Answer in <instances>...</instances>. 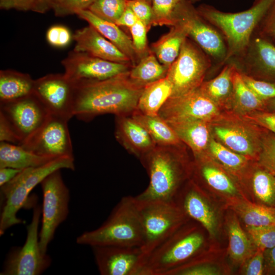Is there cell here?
<instances>
[{
    "mask_svg": "<svg viewBox=\"0 0 275 275\" xmlns=\"http://www.w3.org/2000/svg\"><path fill=\"white\" fill-rule=\"evenodd\" d=\"M68 122L50 114L40 128L20 145L41 156L74 157Z\"/></svg>",
    "mask_w": 275,
    "mask_h": 275,
    "instance_id": "cell-14",
    "label": "cell"
},
{
    "mask_svg": "<svg viewBox=\"0 0 275 275\" xmlns=\"http://www.w3.org/2000/svg\"><path fill=\"white\" fill-rule=\"evenodd\" d=\"M74 86L64 74L35 80L33 94L52 115L69 120L74 116Z\"/></svg>",
    "mask_w": 275,
    "mask_h": 275,
    "instance_id": "cell-15",
    "label": "cell"
},
{
    "mask_svg": "<svg viewBox=\"0 0 275 275\" xmlns=\"http://www.w3.org/2000/svg\"><path fill=\"white\" fill-rule=\"evenodd\" d=\"M229 252L233 260L241 262L251 256L252 245L237 219L232 218L228 223Z\"/></svg>",
    "mask_w": 275,
    "mask_h": 275,
    "instance_id": "cell-34",
    "label": "cell"
},
{
    "mask_svg": "<svg viewBox=\"0 0 275 275\" xmlns=\"http://www.w3.org/2000/svg\"><path fill=\"white\" fill-rule=\"evenodd\" d=\"M273 174H274V175H275V173H274Z\"/></svg>",
    "mask_w": 275,
    "mask_h": 275,
    "instance_id": "cell-60",
    "label": "cell"
},
{
    "mask_svg": "<svg viewBox=\"0 0 275 275\" xmlns=\"http://www.w3.org/2000/svg\"><path fill=\"white\" fill-rule=\"evenodd\" d=\"M218 271L215 267L201 263L184 265L171 271L169 275H215Z\"/></svg>",
    "mask_w": 275,
    "mask_h": 275,
    "instance_id": "cell-49",
    "label": "cell"
},
{
    "mask_svg": "<svg viewBox=\"0 0 275 275\" xmlns=\"http://www.w3.org/2000/svg\"><path fill=\"white\" fill-rule=\"evenodd\" d=\"M263 256L259 249L249 261L245 273L248 275H261L263 272Z\"/></svg>",
    "mask_w": 275,
    "mask_h": 275,
    "instance_id": "cell-51",
    "label": "cell"
},
{
    "mask_svg": "<svg viewBox=\"0 0 275 275\" xmlns=\"http://www.w3.org/2000/svg\"><path fill=\"white\" fill-rule=\"evenodd\" d=\"M126 7V0H95L88 10L104 20L116 23Z\"/></svg>",
    "mask_w": 275,
    "mask_h": 275,
    "instance_id": "cell-37",
    "label": "cell"
},
{
    "mask_svg": "<svg viewBox=\"0 0 275 275\" xmlns=\"http://www.w3.org/2000/svg\"><path fill=\"white\" fill-rule=\"evenodd\" d=\"M219 108L199 87L184 95L169 97L161 107L158 115L166 121L191 118L210 123L219 117Z\"/></svg>",
    "mask_w": 275,
    "mask_h": 275,
    "instance_id": "cell-18",
    "label": "cell"
},
{
    "mask_svg": "<svg viewBox=\"0 0 275 275\" xmlns=\"http://www.w3.org/2000/svg\"><path fill=\"white\" fill-rule=\"evenodd\" d=\"M181 0H152L153 12L152 25H171L173 12Z\"/></svg>",
    "mask_w": 275,
    "mask_h": 275,
    "instance_id": "cell-39",
    "label": "cell"
},
{
    "mask_svg": "<svg viewBox=\"0 0 275 275\" xmlns=\"http://www.w3.org/2000/svg\"><path fill=\"white\" fill-rule=\"evenodd\" d=\"M181 146L156 145L140 159L147 171L149 182L142 193L134 197L136 200H174L185 167L179 150Z\"/></svg>",
    "mask_w": 275,
    "mask_h": 275,
    "instance_id": "cell-3",
    "label": "cell"
},
{
    "mask_svg": "<svg viewBox=\"0 0 275 275\" xmlns=\"http://www.w3.org/2000/svg\"><path fill=\"white\" fill-rule=\"evenodd\" d=\"M126 3L139 20L143 22L149 30L152 25L153 20L151 4L146 0H126Z\"/></svg>",
    "mask_w": 275,
    "mask_h": 275,
    "instance_id": "cell-46",
    "label": "cell"
},
{
    "mask_svg": "<svg viewBox=\"0 0 275 275\" xmlns=\"http://www.w3.org/2000/svg\"><path fill=\"white\" fill-rule=\"evenodd\" d=\"M64 75L74 86L110 78L129 71L131 64L112 62L73 50L61 62Z\"/></svg>",
    "mask_w": 275,
    "mask_h": 275,
    "instance_id": "cell-12",
    "label": "cell"
},
{
    "mask_svg": "<svg viewBox=\"0 0 275 275\" xmlns=\"http://www.w3.org/2000/svg\"><path fill=\"white\" fill-rule=\"evenodd\" d=\"M253 188L255 196L262 202L275 203V175L264 169L258 170L253 177Z\"/></svg>",
    "mask_w": 275,
    "mask_h": 275,
    "instance_id": "cell-35",
    "label": "cell"
},
{
    "mask_svg": "<svg viewBox=\"0 0 275 275\" xmlns=\"http://www.w3.org/2000/svg\"><path fill=\"white\" fill-rule=\"evenodd\" d=\"M133 199L143 229L141 248L146 256L179 228L186 215L174 201Z\"/></svg>",
    "mask_w": 275,
    "mask_h": 275,
    "instance_id": "cell-7",
    "label": "cell"
},
{
    "mask_svg": "<svg viewBox=\"0 0 275 275\" xmlns=\"http://www.w3.org/2000/svg\"><path fill=\"white\" fill-rule=\"evenodd\" d=\"M233 83L231 104L234 108L245 115L256 111H265V108H266V101L260 99L246 85L237 68L233 73Z\"/></svg>",
    "mask_w": 275,
    "mask_h": 275,
    "instance_id": "cell-31",
    "label": "cell"
},
{
    "mask_svg": "<svg viewBox=\"0 0 275 275\" xmlns=\"http://www.w3.org/2000/svg\"><path fill=\"white\" fill-rule=\"evenodd\" d=\"M46 38L50 45L60 48L67 46L73 39V35L67 27L55 25L48 29Z\"/></svg>",
    "mask_w": 275,
    "mask_h": 275,
    "instance_id": "cell-45",
    "label": "cell"
},
{
    "mask_svg": "<svg viewBox=\"0 0 275 275\" xmlns=\"http://www.w3.org/2000/svg\"><path fill=\"white\" fill-rule=\"evenodd\" d=\"M0 142L20 145L17 137L6 119L0 115Z\"/></svg>",
    "mask_w": 275,
    "mask_h": 275,
    "instance_id": "cell-52",
    "label": "cell"
},
{
    "mask_svg": "<svg viewBox=\"0 0 275 275\" xmlns=\"http://www.w3.org/2000/svg\"><path fill=\"white\" fill-rule=\"evenodd\" d=\"M166 121L180 141L190 148L196 157L204 155L210 140L209 122L191 118Z\"/></svg>",
    "mask_w": 275,
    "mask_h": 275,
    "instance_id": "cell-22",
    "label": "cell"
},
{
    "mask_svg": "<svg viewBox=\"0 0 275 275\" xmlns=\"http://www.w3.org/2000/svg\"><path fill=\"white\" fill-rule=\"evenodd\" d=\"M204 242L200 231L180 227L145 256L142 275H169L191 259Z\"/></svg>",
    "mask_w": 275,
    "mask_h": 275,
    "instance_id": "cell-6",
    "label": "cell"
},
{
    "mask_svg": "<svg viewBox=\"0 0 275 275\" xmlns=\"http://www.w3.org/2000/svg\"><path fill=\"white\" fill-rule=\"evenodd\" d=\"M73 39L75 42L73 49L75 51L112 62L131 64L133 66L124 53L90 24L76 31L73 35Z\"/></svg>",
    "mask_w": 275,
    "mask_h": 275,
    "instance_id": "cell-20",
    "label": "cell"
},
{
    "mask_svg": "<svg viewBox=\"0 0 275 275\" xmlns=\"http://www.w3.org/2000/svg\"><path fill=\"white\" fill-rule=\"evenodd\" d=\"M187 37L180 28L172 26L167 34L152 44V51L160 63L169 68L178 57Z\"/></svg>",
    "mask_w": 275,
    "mask_h": 275,
    "instance_id": "cell-32",
    "label": "cell"
},
{
    "mask_svg": "<svg viewBox=\"0 0 275 275\" xmlns=\"http://www.w3.org/2000/svg\"><path fill=\"white\" fill-rule=\"evenodd\" d=\"M134 48L141 59L148 53L147 52V32L148 30L146 25L139 20L133 25L129 28Z\"/></svg>",
    "mask_w": 275,
    "mask_h": 275,
    "instance_id": "cell-44",
    "label": "cell"
},
{
    "mask_svg": "<svg viewBox=\"0 0 275 275\" xmlns=\"http://www.w3.org/2000/svg\"><path fill=\"white\" fill-rule=\"evenodd\" d=\"M207 149L215 159L231 170H240L247 163L246 157L234 152L214 139H210Z\"/></svg>",
    "mask_w": 275,
    "mask_h": 275,
    "instance_id": "cell-36",
    "label": "cell"
},
{
    "mask_svg": "<svg viewBox=\"0 0 275 275\" xmlns=\"http://www.w3.org/2000/svg\"><path fill=\"white\" fill-rule=\"evenodd\" d=\"M212 65L210 58L187 37L166 76L172 87L170 97H178L199 88Z\"/></svg>",
    "mask_w": 275,
    "mask_h": 275,
    "instance_id": "cell-9",
    "label": "cell"
},
{
    "mask_svg": "<svg viewBox=\"0 0 275 275\" xmlns=\"http://www.w3.org/2000/svg\"><path fill=\"white\" fill-rule=\"evenodd\" d=\"M200 162L201 175L209 185L226 194L232 195L236 193V189L234 184L225 174L214 167Z\"/></svg>",
    "mask_w": 275,
    "mask_h": 275,
    "instance_id": "cell-38",
    "label": "cell"
},
{
    "mask_svg": "<svg viewBox=\"0 0 275 275\" xmlns=\"http://www.w3.org/2000/svg\"><path fill=\"white\" fill-rule=\"evenodd\" d=\"M56 0H35L33 11L43 13L51 9Z\"/></svg>",
    "mask_w": 275,
    "mask_h": 275,
    "instance_id": "cell-55",
    "label": "cell"
},
{
    "mask_svg": "<svg viewBox=\"0 0 275 275\" xmlns=\"http://www.w3.org/2000/svg\"><path fill=\"white\" fill-rule=\"evenodd\" d=\"M266 108L268 111H275V98L266 101Z\"/></svg>",
    "mask_w": 275,
    "mask_h": 275,
    "instance_id": "cell-56",
    "label": "cell"
},
{
    "mask_svg": "<svg viewBox=\"0 0 275 275\" xmlns=\"http://www.w3.org/2000/svg\"><path fill=\"white\" fill-rule=\"evenodd\" d=\"M95 0H56L51 9L58 16L76 14L78 11L88 9Z\"/></svg>",
    "mask_w": 275,
    "mask_h": 275,
    "instance_id": "cell-43",
    "label": "cell"
},
{
    "mask_svg": "<svg viewBox=\"0 0 275 275\" xmlns=\"http://www.w3.org/2000/svg\"><path fill=\"white\" fill-rule=\"evenodd\" d=\"M139 19L132 10L127 6L124 11L116 22V24L119 26H126L129 28L133 25Z\"/></svg>",
    "mask_w": 275,
    "mask_h": 275,
    "instance_id": "cell-53",
    "label": "cell"
},
{
    "mask_svg": "<svg viewBox=\"0 0 275 275\" xmlns=\"http://www.w3.org/2000/svg\"><path fill=\"white\" fill-rule=\"evenodd\" d=\"M115 135L118 142L139 159L156 146L144 127L131 115L116 116Z\"/></svg>",
    "mask_w": 275,
    "mask_h": 275,
    "instance_id": "cell-21",
    "label": "cell"
},
{
    "mask_svg": "<svg viewBox=\"0 0 275 275\" xmlns=\"http://www.w3.org/2000/svg\"><path fill=\"white\" fill-rule=\"evenodd\" d=\"M239 72L242 79L246 85L260 99L264 101H267L270 99L275 98L274 84L258 79L249 76L240 71H239Z\"/></svg>",
    "mask_w": 275,
    "mask_h": 275,
    "instance_id": "cell-42",
    "label": "cell"
},
{
    "mask_svg": "<svg viewBox=\"0 0 275 275\" xmlns=\"http://www.w3.org/2000/svg\"><path fill=\"white\" fill-rule=\"evenodd\" d=\"M35 0H0L1 9H16L20 11L33 10Z\"/></svg>",
    "mask_w": 275,
    "mask_h": 275,
    "instance_id": "cell-50",
    "label": "cell"
},
{
    "mask_svg": "<svg viewBox=\"0 0 275 275\" xmlns=\"http://www.w3.org/2000/svg\"><path fill=\"white\" fill-rule=\"evenodd\" d=\"M236 68L234 63H226L215 77L204 81L199 87L202 92L219 107L231 104L233 90V75Z\"/></svg>",
    "mask_w": 275,
    "mask_h": 275,
    "instance_id": "cell-25",
    "label": "cell"
},
{
    "mask_svg": "<svg viewBox=\"0 0 275 275\" xmlns=\"http://www.w3.org/2000/svg\"><path fill=\"white\" fill-rule=\"evenodd\" d=\"M63 169L74 170V157H58L44 165L23 169L12 180L1 186L3 200L0 216L1 236L10 227L24 223L17 216V213L26 205L32 190L48 175Z\"/></svg>",
    "mask_w": 275,
    "mask_h": 275,
    "instance_id": "cell-5",
    "label": "cell"
},
{
    "mask_svg": "<svg viewBox=\"0 0 275 275\" xmlns=\"http://www.w3.org/2000/svg\"><path fill=\"white\" fill-rule=\"evenodd\" d=\"M130 115L144 127L156 145H182L169 123L158 114L146 115L136 109Z\"/></svg>",
    "mask_w": 275,
    "mask_h": 275,
    "instance_id": "cell-28",
    "label": "cell"
},
{
    "mask_svg": "<svg viewBox=\"0 0 275 275\" xmlns=\"http://www.w3.org/2000/svg\"><path fill=\"white\" fill-rule=\"evenodd\" d=\"M146 1L151 4L152 0H146Z\"/></svg>",
    "mask_w": 275,
    "mask_h": 275,
    "instance_id": "cell-59",
    "label": "cell"
},
{
    "mask_svg": "<svg viewBox=\"0 0 275 275\" xmlns=\"http://www.w3.org/2000/svg\"><path fill=\"white\" fill-rule=\"evenodd\" d=\"M129 71L105 80L74 86V116L89 122L106 114L131 115L137 108L144 87L130 79Z\"/></svg>",
    "mask_w": 275,
    "mask_h": 275,
    "instance_id": "cell-1",
    "label": "cell"
},
{
    "mask_svg": "<svg viewBox=\"0 0 275 275\" xmlns=\"http://www.w3.org/2000/svg\"><path fill=\"white\" fill-rule=\"evenodd\" d=\"M35 80L30 75L7 70L0 72V103L17 100L33 94Z\"/></svg>",
    "mask_w": 275,
    "mask_h": 275,
    "instance_id": "cell-27",
    "label": "cell"
},
{
    "mask_svg": "<svg viewBox=\"0 0 275 275\" xmlns=\"http://www.w3.org/2000/svg\"><path fill=\"white\" fill-rule=\"evenodd\" d=\"M190 2H191V3L194 4L195 3H196L197 2H199L200 1V0H187Z\"/></svg>",
    "mask_w": 275,
    "mask_h": 275,
    "instance_id": "cell-58",
    "label": "cell"
},
{
    "mask_svg": "<svg viewBox=\"0 0 275 275\" xmlns=\"http://www.w3.org/2000/svg\"><path fill=\"white\" fill-rule=\"evenodd\" d=\"M172 90V85L167 77L147 85L139 98L136 110L146 115H158L171 96Z\"/></svg>",
    "mask_w": 275,
    "mask_h": 275,
    "instance_id": "cell-29",
    "label": "cell"
},
{
    "mask_svg": "<svg viewBox=\"0 0 275 275\" xmlns=\"http://www.w3.org/2000/svg\"><path fill=\"white\" fill-rule=\"evenodd\" d=\"M270 255L272 264L275 266V246L271 249Z\"/></svg>",
    "mask_w": 275,
    "mask_h": 275,
    "instance_id": "cell-57",
    "label": "cell"
},
{
    "mask_svg": "<svg viewBox=\"0 0 275 275\" xmlns=\"http://www.w3.org/2000/svg\"><path fill=\"white\" fill-rule=\"evenodd\" d=\"M274 1L256 0L250 8L236 13L223 12L205 4L197 8L199 14L223 35L227 49L225 64L244 52Z\"/></svg>",
    "mask_w": 275,
    "mask_h": 275,
    "instance_id": "cell-2",
    "label": "cell"
},
{
    "mask_svg": "<svg viewBox=\"0 0 275 275\" xmlns=\"http://www.w3.org/2000/svg\"><path fill=\"white\" fill-rule=\"evenodd\" d=\"M182 29L211 59L212 64L224 66L227 49L221 33L205 20L193 4L181 0L173 12L171 26Z\"/></svg>",
    "mask_w": 275,
    "mask_h": 275,
    "instance_id": "cell-8",
    "label": "cell"
},
{
    "mask_svg": "<svg viewBox=\"0 0 275 275\" xmlns=\"http://www.w3.org/2000/svg\"><path fill=\"white\" fill-rule=\"evenodd\" d=\"M229 62L249 76L275 84V45L256 31L242 55Z\"/></svg>",
    "mask_w": 275,
    "mask_h": 275,
    "instance_id": "cell-16",
    "label": "cell"
},
{
    "mask_svg": "<svg viewBox=\"0 0 275 275\" xmlns=\"http://www.w3.org/2000/svg\"><path fill=\"white\" fill-rule=\"evenodd\" d=\"M193 185L185 191L180 202L175 203L185 214L200 223L211 235H214L216 228V219L214 212Z\"/></svg>",
    "mask_w": 275,
    "mask_h": 275,
    "instance_id": "cell-24",
    "label": "cell"
},
{
    "mask_svg": "<svg viewBox=\"0 0 275 275\" xmlns=\"http://www.w3.org/2000/svg\"><path fill=\"white\" fill-rule=\"evenodd\" d=\"M253 124L275 134V111H259L244 115Z\"/></svg>",
    "mask_w": 275,
    "mask_h": 275,
    "instance_id": "cell-48",
    "label": "cell"
},
{
    "mask_svg": "<svg viewBox=\"0 0 275 275\" xmlns=\"http://www.w3.org/2000/svg\"><path fill=\"white\" fill-rule=\"evenodd\" d=\"M43 194L42 223L39 232L40 250L46 254L56 230L69 213V190L62 178L61 170L46 177L40 183Z\"/></svg>",
    "mask_w": 275,
    "mask_h": 275,
    "instance_id": "cell-10",
    "label": "cell"
},
{
    "mask_svg": "<svg viewBox=\"0 0 275 275\" xmlns=\"http://www.w3.org/2000/svg\"><path fill=\"white\" fill-rule=\"evenodd\" d=\"M213 123V130L221 143L247 158L259 155L263 134L238 121L219 120Z\"/></svg>",
    "mask_w": 275,
    "mask_h": 275,
    "instance_id": "cell-19",
    "label": "cell"
},
{
    "mask_svg": "<svg viewBox=\"0 0 275 275\" xmlns=\"http://www.w3.org/2000/svg\"><path fill=\"white\" fill-rule=\"evenodd\" d=\"M22 170L9 167L0 168V186L10 182Z\"/></svg>",
    "mask_w": 275,
    "mask_h": 275,
    "instance_id": "cell-54",
    "label": "cell"
},
{
    "mask_svg": "<svg viewBox=\"0 0 275 275\" xmlns=\"http://www.w3.org/2000/svg\"><path fill=\"white\" fill-rule=\"evenodd\" d=\"M56 158L37 155L19 145L0 142V168L23 170L44 165Z\"/></svg>",
    "mask_w": 275,
    "mask_h": 275,
    "instance_id": "cell-26",
    "label": "cell"
},
{
    "mask_svg": "<svg viewBox=\"0 0 275 275\" xmlns=\"http://www.w3.org/2000/svg\"><path fill=\"white\" fill-rule=\"evenodd\" d=\"M258 163L264 169L275 173V134L271 132L263 135Z\"/></svg>",
    "mask_w": 275,
    "mask_h": 275,
    "instance_id": "cell-40",
    "label": "cell"
},
{
    "mask_svg": "<svg viewBox=\"0 0 275 275\" xmlns=\"http://www.w3.org/2000/svg\"><path fill=\"white\" fill-rule=\"evenodd\" d=\"M41 210L40 206L34 208L31 222L26 227L25 243L9 254L1 275H39L50 265V257L42 253L39 245L38 227Z\"/></svg>",
    "mask_w": 275,
    "mask_h": 275,
    "instance_id": "cell-11",
    "label": "cell"
},
{
    "mask_svg": "<svg viewBox=\"0 0 275 275\" xmlns=\"http://www.w3.org/2000/svg\"><path fill=\"white\" fill-rule=\"evenodd\" d=\"M76 14L93 26L124 53L131 62L133 67L136 65L139 57L134 48L132 40L119 26L97 17L88 9L78 11Z\"/></svg>",
    "mask_w": 275,
    "mask_h": 275,
    "instance_id": "cell-23",
    "label": "cell"
},
{
    "mask_svg": "<svg viewBox=\"0 0 275 275\" xmlns=\"http://www.w3.org/2000/svg\"><path fill=\"white\" fill-rule=\"evenodd\" d=\"M234 209L247 226H275V208L242 201Z\"/></svg>",
    "mask_w": 275,
    "mask_h": 275,
    "instance_id": "cell-33",
    "label": "cell"
},
{
    "mask_svg": "<svg viewBox=\"0 0 275 275\" xmlns=\"http://www.w3.org/2000/svg\"><path fill=\"white\" fill-rule=\"evenodd\" d=\"M169 68L162 64L153 53L148 52L129 71L130 79L145 87L148 84L166 77Z\"/></svg>",
    "mask_w": 275,
    "mask_h": 275,
    "instance_id": "cell-30",
    "label": "cell"
},
{
    "mask_svg": "<svg viewBox=\"0 0 275 275\" xmlns=\"http://www.w3.org/2000/svg\"><path fill=\"white\" fill-rule=\"evenodd\" d=\"M247 228L251 240L259 249L275 246V226H247Z\"/></svg>",
    "mask_w": 275,
    "mask_h": 275,
    "instance_id": "cell-41",
    "label": "cell"
},
{
    "mask_svg": "<svg viewBox=\"0 0 275 275\" xmlns=\"http://www.w3.org/2000/svg\"><path fill=\"white\" fill-rule=\"evenodd\" d=\"M76 241L78 244L91 247H141L144 242L143 229L133 197H123L99 227L84 232Z\"/></svg>",
    "mask_w": 275,
    "mask_h": 275,
    "instance_id": "cell-4",
    "label": "cell"
},
{
    "mask_svg": "<svg viewBox=\"0 0 275 275\" xmlns=\"http://www.w3.org/2000/svg\"><path fill=\"white\" fill-rule=\"evenodd\" d=\"M0 115L7 121L21 145L40 128L50 113L33 94L0 103Z\"/></svg>",
    "mask_w": 275,
    "mask_h": 275,
    "instance_id": "cell-13",
    "label": "cell"
},
{
    "mask_svg": "<svg viewBox=\"0 0 275 275\" xmlns=\"http://www.w3.org/2000/svg\"><path fill=\"white\" fill-rule=\"evenodd\" d=\"M101 275H141L145 255L141 247L92 246Z\"/></svg>",
    "mask_w": 275,
    "mask_h": 275,
    "instance_id": "cell-17",
    "label": "cell"
},
{
    "mask_svg": "<svg viewBox=\"0 0 275 275\" xmlns=\"http://www.w3.org/2000/svg\"><path fill=\"white\" fill-rule=\"evenodd\" d=\"M256 31L275 45V0L260 21Z\"/></svg>",
    "mask_w": 275,
    "mask_h": 275,
    "instance_id": "cell-47",
    "label": "cell"
}]
</instances>
